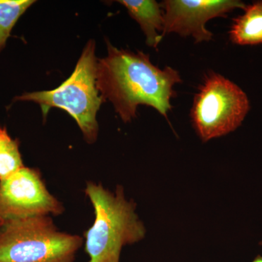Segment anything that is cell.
Returning <instances> with one entry per match:
<instances>
[{"instance_id": "cell-1", "label": "cell", "mask_w": 262, "mask_h": 262, "mask_svg": "<svg viewBox=\"0 0 262 262\" xmlns=\"http://www.w3.org/2000/svg\"><path fill=\"white\" fill-rule=\"evenodd\" d=\"M107 56L98 60L97 88L103 102L113 103L122 121L136 116L139 105H146L168 119L173 87L182 82L170 67L161 70L143 52L118 49L107 42Z\"/></svg>"}, {"instance_id": "cell-2", "label": "cell", "mask_w": 262, "mask_h": 262, "mask_svg": "<svg viewBox=\"0 0 262 262\" xmlns=\"http://www.w3.org/2000/svg\"><path fill=\"white\" fill-rule=\"evenodd\" d=\"M85 193L96 215L94 225L85 232L89 262H120L122 247L145 236V227L136 215L135 204L125 199L121 187L113 193L101 184L89 182Z\"/></svg>"}, {"instance_id": "cell-3", "label": "cell", "mask_w": 262, "mask_h": 262, "mask_svg": "<svg viewBox=\"0 0 262 262\" xmlns=\"http://www.w3.org/2000/svg\"><path fill=\"white\" fill-rule=\"evenodd\" d=\"M96 44L87 43L72 75L61 85L51 91L26 92L15 96V101H32L42 108L46 117L51 108L65 110L73 117L89 144H94L98 135L96 115L103 102L97 88Z\"/></svg>"}, {"instance_id": "cell-4", "label": "cell", "mask_w": 262, "mask_h": 262, "mask_svg": "<svg viewBox=\"0 0 262 262\" xmlns=\"http://www.w3.org/2000/svg\"><path fill=\"white\" fill-rule=\"evenodd\" d=\"M82 243L48 215L8 221L0 225V262H74Z\"/></svg>"}, {"instance_id": "cell-5", "label": "cell", "mask_w": 262, "mask_h": 262, "mask_svg": "<svg viewBox=\"0 0 262 262\" xmlns=\"http://www.w3.org/2000/svg\"><path fill=\"white\" fill-rule=\"evenodd\" d=\"M249 110V101L241 88L210 72L194 96L191 117L198 136L206 142L235 130Z\"/></svg>"}, {"instance_id": "cell-6", "label": "cell", "mask_w": 262, "mask_h": 262, "mask_svg": "<svg viewBox=\"0 0 262 262\" xmlns=\"http://www.w3.org/2000/svg\"><path fill=\"white\" fill-rule=\"evenodd\" d=\"M63 205L48 190L37 169H19L0 180V225L8 221L61 214Z\"/></svg>"}, {"instance_id": "cell-7", "label": "cell", "mask_w": 262, "mask_h": 262, "mask_svg": "<svg viewBox=\"0 0 262 262\" xmlns=\"http://www.w3.org/2000/svg\"><path fill=\"white\" fill-rule=\"evenodd\" d=\"M163 10V37L170 33L182 37L192 36L195 42L209 41L213 34L206 29L208 20L226 17L246 5L237 0H165L160 3Z\"/></svg>"}, {"instance_id": "cell-8", "label": "cell", "mask_w": 262, "mask_h": 262, "mask_svg": "<svg viewBox=\"0 0 262 262\" xmlns=\"http://www.w3.org/2000/svg\"><path fill=\"white\" fill-rule=\"evenodd\" d=\"M129 15L139 23L149 47L158 49L163 39V10L161 5L155 0H120Z\"/></svg>"}, {"instance_id": "cell-9", "label": "cell", "mask_w": 262, "mask_h": 262, "mask_svg": "<svg viewBox=\"0 0 262 262\" xmlns=\"http://www.w3.org/2000/svg\"><path fill=\"white\" fill-rule=\"evenodd\" d=\"M244 10L229 30L231 40L239 46L262 44V1L246 5Z\"/></svg>"}, {"instance_id": "cell-10", "label": "cell", "mask_w": 262, "mask_h": 262, "mask_svg": "<svg viewBox=\"0 0 262 262\" xmlns=\"http://www.w3.org/2000/svg\"><path fill=\"white\" fill-rule=\"evenodd\" d=\"M34 3V0H0V53L18 19Z\"/></svg>"}, {"instance_id": "cell-11", "label": "cell", "mask_w": 262, "mask_h": 262, "mask_svg": "<svg viewBox=\"0 0 262 262\" xmlns=\"http://www.w3.org/2000/svg\"><path fill=\"white\" fill-rule=\"evenodd\" d=\"M18 139H12L6 127L0 126V180L24 166Z\"/></svg>"}, {"instance_id": "cell-12", "label": "cell", "mask_w": 262, "mask_h": 262, "mask_svg": "<svg viewBox=\"0 0 262 262\" xmlns=\"http://www.w3.org/2000/svg\"><path fill=\"white\" fill-rule=\"evenodd\" d=\"M261 244L262 245V243ZM252 262H262V256L258 255V256L254 258V260H253Z\"/></svg>"}]
</instances>
